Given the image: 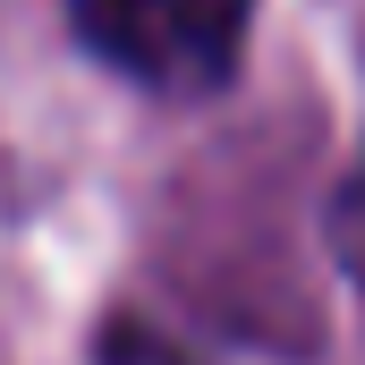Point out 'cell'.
I'll return each instance as SVG.
<instances>
[{"label":"cell","mask_w":365,"mask_h":365,"mask_svg":"<svg viewBox=\"0 0 365 365\" xmlns=\"http://www.w3.org/2000/svg\"><path fill=\"white\" fill-rule=\"evenodd\" d=\"M331 255H340L349 289L365 297V153L349 162V179H340V195H331Z\"/></svg>","instance_id":"obj_2"},{"label":"cell","mask_w":365,"mask_h":365,"mask_svg":"<svg viewBox=\"0 0 365 365\" xmlns=\"http://www.w3.org/2000/svg\"><path fill=\"white\" fill-rule=\"evenodd\" d=\"M68 26L128 86L195 102L247 68L255 0H68Z\"/></svg>","instance_id":"obj_1"},{"label":"cell","mask_w":365,"mask_h":365,"mask_svg":"<svg viewBox=\"0 0 365 365\" xmlns=\"http://www.w3.org/2000/svg\"><path fill=\"white\" fill-rule=\"evenodd\" d=\"M102 349H110V365H187V357H170V349H153V340H136L128 323H119V331H110Z\"/></svg>","instance_id":"obj_3"}]
</instances>
